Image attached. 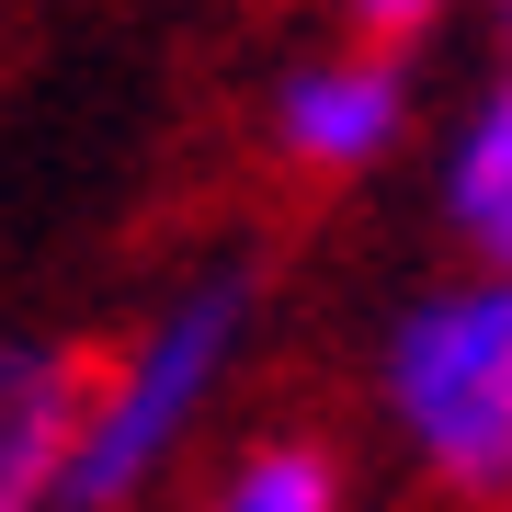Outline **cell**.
<instances>
[{"mask_svg":"<svg viewBox=\"0 0 512 512\" xmlns=\"http://www.w3.org/2000/svg\"><path fill=\"white\" fill-rule=\"evenodd\" d=\"M251 330H262V274L251 262H205L183 296H160V308L80 376L69 456H57V501L46 512H137L171 467H183L205 410L228 399Z\"/></svg>","mask_w":512,"mask_h":512,"instance_id":"6da1fadb","label":"cell"},{"mask_svg":"<svg viewBox=\"0 0 512 512\" xmlns=\"http://www.w3.org/2000/svg\"><path fill=\"white\" fill-rule=\"evenodd\" d=\"M433 183H444V239H456V262L467 274H501L512 262V92L501 80L456 114Z\"/></svg>","mask_w":512,"mask_h":512,"instance_id":"5b68a950","label":"cell"},{"mask_svg":"<svg viewBox=\"0 0 512 512\" xmlns=\"http://www.w3.org/2000/svg\"><path fill=\"white\" fill-rule=\"evenodd\" d=\"M467 0H342V35L353 46H387V57H410L433 23H456Z\"/></svg>","mask_w":512,"mask_h":512,"instance_id":"52a82bcc","label":"cell"},{"mask_svg":"<svg viewBox=\"0 0 512 512\" xmlns=\"http://www.w3.org/2000/svg\"><path fill=\"white\" fill-rule=\"evenodd\" d=\"M80 376H92L80 342L0 330V512H46L57 501V456H69Z\"/></svg>","mask_w":512,"mask_h":512,"instance_id":"277c9868","label":"cell"},{"mask_svg":"<svg viewBox=\"0 0 512 512\" xmlns=\"http://www.w3.org/2000/svg\"><path fill=\"white\" fill-rule=\"evenodd\" d=\"M410 103H421L410 57L342 35V46L296 57V69L274 80V160L296 171V183H365L387 148L410 137Z\"/></svg>","mask_w":512,"mask_h":512,"instance_id":"3957f363","label":"cell"},{"mask_svg":"<svg viewBox=\"0 0 512 512\" xmlns=\"http://www.w3.org/2000/svg\"><path fill=\"white\" fill-rule=\"evenodd\" d=\"M205 512H353V467H342V444H319V433H262V444L228 456Z\"/></svg>","mask_w":512,"mask_h":512,"instance_id":"8992f818","label":"cell"},{"mask_svg":"<svg viewBox=\"0 0 512 512\" xmlns=\"http://www.w3.org/2000/svg\"><path fill=\"white\" fill-rule=\"evenodd\" d=\"M376 410L456 512H490L512 490V285L456 274L410 296L376 342Z\"/></svg>","mask_w":512,"mask_h":512,"instance_id":"7a4b0ae2","label":"cell"}]
</instances>
